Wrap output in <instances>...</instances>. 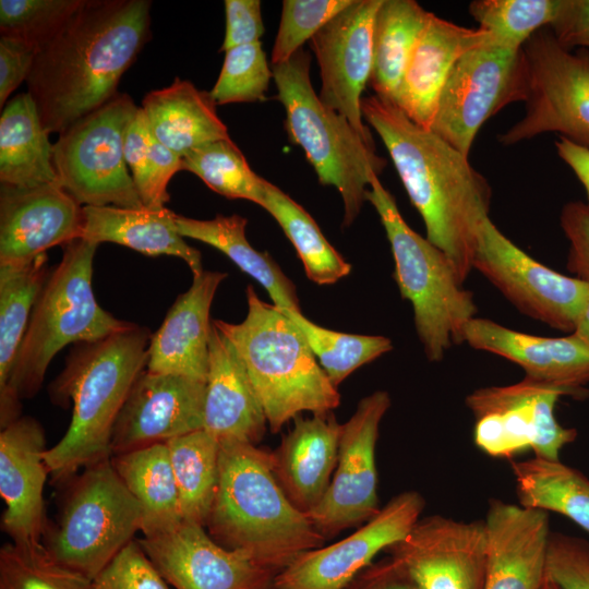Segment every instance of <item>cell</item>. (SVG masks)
Here are the masks:
<instances>
[{
  "label": "cell",
  "instance_id": "f1b7e54d",
  "mask_svg": "<svg viewBox=\"0 0 589 589\" xmlns=\"http://www.w3.org/2000/svg\"><path fill=\"white\" fill-rule=\"evenodd\" d=\"M83 213L81 239L117 243L147 256H176L188 264L193 276L204 272L201 253L185 242L178 231L176 213L166 207L83 206Z\"/></svg>",
  "mask_w": 589,
  "mask_h": 589
},
{
  "label": "cell",
  "instance_id": "d4e9b609",
  "mask_svg": "<svg viewBox=\"0 0 589 589\" xmlns=\"http://www.w3.org/2000/svg\"><path fill=\"white\" fill-rule=\"evenodd\" d=\"M226 273L204 271L178 296L152 334L146 370L206 383L209 360V311Z\"/></svg>",
  "mask_w": 589,
  "mask_h": 589
},
{
  "label": "cell",
  "instance_id": "bcb514c9",
  "mask_svg": "<svg viewBox=\"0 0 589 589\" xmlns=\"http://www.w3.org/2000/svg\"><path fill=\"white\" fill-rule=\"evenodd\" d=\"M89 589L170 588L139 540H132L91 580Z\"/></svg>",
  "mask_w": 589,
  "mask_h": 589
},
{
  "label": "cell",
  "instance_id": "7bdbcfd3",
  "mask_svg": "<svg viewBox=\"0 0 589 589\" xmlns=\"http://www.w3.org/2000/svg\"><path fill=\"white\" fill-rule=\"evenodd\" d=\"M273 79L261 41L225 51L219 76L209 92L217 105L263 101Z\"/></svg>",
  "mask_w": 589,
  "mask_h": 589
},
{
  "label": "cell",
  "instance_id": "b9f144b4",
  "mask_svg": "<svg viewBox=\"0 0 589 589\" xmlns=\"http://www.w3.org/2000/svg\"><path fill=\"white\" fill-rule=\"evenodd\" d=\"M91 580L55 561L43 543L0 549V589H89Z\"/></svg>",
  "mask_w": 589,
  "mask_h": 589
},
{
  "label": "cell",
  "instance_id": "5bb4252c",
  "mask_svg": "<svg viewBox=\"0 0 589 589\" xmlns=\"http://www.w3.org/2000/svg\"><path fill=\"white\" fill-rule=\"evenodd\" d=\"M514 306L552 328L572 334L589 291V283L566 276L536 261L486 218L472 262Z\"/></svg>",
  "mask_w": 589,
  "mask_h": 589
},
{
  "label": "cell",
  "instance_id": "4fadbf2b",
  "mask_svg": "<svg viewBox=\"0 0 589 589\" xmlns=\"http://www.w3.org/2000/svg\"><path fill=\"white\" fill-rule=\"evenodd\" d=\"M565 395L562 388L528 377L473 390L466 405L476 420L474 444L497 458L532 449L536 457L558 460L561 449L577 437L576 429L563 426L554 416L557 400Z\"/></svg>",
  "mask_w": 589,
  "mask_h": 589
},
{
  "label": "cell",
  "instance_id": "680465c9",
  "mask_svg": "<svg viewBox=\"0 0 589 589\" xmlns=\"http://www.w3.org/2000/svg\"><path fill=\"white\" fill-rule=\"evenodd\" d=\"M543 589H557L546 577V581L544 584Z\"/></svg>",
  "mask_w": 589,
  "mask_h": 589
},
{
  "label": "cell",
  "instance_id": "e575fe53",
  "mask_svg": "<svg viewBox=\"0 0 589 589\" xmlns=\"http://www.w3.org/2000/svg\"><path fill=\"white\" fill-rule=\"evenodd\" d=\"M519 504L554 512L589 533V479L560 459L533 457L512 461Z\"/></svg>",
  "mask_w": 589,
  "mask_h": 589
},
{
  "label": "cell",
  "instance_id": "603a6c76",
  "mask_svg": "<svg viewBox=\"0 0 589 589\" xmlns=\"http://www.w3.org/2000/svg\"><path fill=\"white\" fill-rule=\"evenodd\" d=\"M483 521L484 589H543L551 533L548 513L492 498Z\"/></svg>",
  "mask_w": 589,
  "mask_h": 589
},
{
  "label": "cell",
  "instance_id": "f546056e",
  "mask_svg": "<svg viewBox=\"0 0 589 589\" xmlns=\"http://www.w3.org/2000/svg\"><path fill=\"white\" fill-rule=\"evenodd\" d=\"M216 105L209 92L176 77L169 86L147 93L141 108L153 136L183 157L201 145L230 139Z\"/></svg>",
  "mask_w": 589,
  "mask_h": 589
},
{
  "label": "cell",
  "instance_id": "db71d44e",
  "mask_svg": "<svg viewBox=\"0 0 589 589\" xmlns=\"http://www.w3.org/2000/svg\"><path fill=\"white\" fill-rule=\"evenodd\" d=\"M550 29L557 43L568 50L589 47V0H563Z\"/></svg>",
  "mask_w": 589,
  "mask_h": 589
},
{
  "label": "cell",
  "instance_id": "ba28073f",
  "mask_svg": "<svg viewBox=\"0 0 589 589\" xmlns=\"http://www.w3.org/2000/svg\"><path fill=\"white\" fill-rule=\"evenodd\" d=\"M366 201L385 229L395 263L394 279L401 297L412 305L424 354L438 362L453 345L462 344V329L477 313L473 294L464 288L448 256L405 221L378 177L372 179Z\"/></svg>",
  "mask_w": 589,
  "mask_h": 589
},
{
  "label": "cell",
  "instance_id": "8d00e7d4",
  "mask_svg": "<svg viewBox=\"0 0 589 589\" xmlns=\"http://www.w3.org/2000/svg\"><path fill=\"white\" fill-rule=\"evenodd\" d=\"M183 521L205 527L219 476V443L199 430L166 443Z\"/></svg>",
  "mask_w": 589,
  "mask_h": 589
},
{
  "label": "cell",
  "instance_id": "277c9868",
  "mask_svg": "<svg viewBox=\"0 0 589 589\" xmlns=\"http://www.w3.org/2000/svg\"><path fill=\"white\" fill-rule=\"evenodd\" d=\"M205 529L218 544L243 550L280 573L325 538L298 509L276 479L272 453L251 443H225Z\"/></svg>",
  "mask_w": 589,
  "mask_h": 589
},
{
  "label": "cell",
  "instance_id": "11a10c76",
  "mask_svg": "<svg viewBox=\"0 0 589 589\" xmlns=\"http://www.w3.org/2000/svg\"><path fill=\"white\" fill-rule=\"evenodd\" d=\"M344 589H420L409 573L393 557L373 562Z\"/></svg>",
  "mask_w": 589,
  "mask_h": 589
},
{
  "label": "cell",
  "instance_id": "c3c4849f",
  "mask_svg": "<svg viewBox=\"0 0 589 589\" xmlns=\"http://www.w3.org/2000/svg\"><path fill=\"white\" fill-rule=\"evenodd\" d=\"M560 223L569 241L567 269L574 277L589 283V205L580 201L566 203Z\"/></svg>",
  "mask_w": 589,
  "mask_h": 589
},
{
  "label": "cell",
  "instance_id": "484cf974",
  "mask_svg": "<svg viewBox=\"0 0 589 589\" xmlns=\"http://www.w3.org/2000/svg\"><path fill=\"white\" fill-rule=\"evenodd\" d=\"M204 429L218 443L255 444L267 420L250 376L228 339L212 322Z\"/></svg>",
  "mask_w": 589,
  "mask_h": 589
},
{
  "label": "cell",
  "instance_id": "4dcf8cb0",
  "mask_svg": "<svg viewBox=\"0 0 589 589\" xmlns=\"http://www.w3.org/2000/svg\"><path fill=\"white\" fill-rule=\"evenodd\" d=\"M32 96L20 93L0 117V182L31 188L58 182L52 147Z\"/></svg>",
  "mask_w": 589,
  "mask_h": 589
},
{
  "label": "cell",
  "instance_id": "ffe728a7",
  "mask_svg": "<svg viewBox=\"0 0 589 589\" xmlns=\"http://www.w3.org/2000/svg\"><path fill=\"white\" fill-rule=\"evenodd\" d=\"M205 382L144 370L113 425L111 456L204 429Z\"/></svg>",
  "mask_w": 589,
  "mask_h": 589
},
{
  "label": "cell",
  "instance_id": "44dd1931",
  "mask_svg": "<svg viewBox=\"0 0 589 589\" xmlns=\"http://www.w3.org/2000/svg\"><path fill=\"white\" fill-rule=\"evenodd\" d=\"M83 225V206L58 182L1 184L0 265L24 263L81 239Z\"/></svg>",
  "mask_w": 589,
  "mask_h": 589
},
{
  "label": "cell",
  "instance_id": "2e32d148",
  "mask_svg": "<svg viewBox=\"0 0 589 589\" xmlns=\"http://www.w3.org/2000/svg\"><path fill=\"white\" fill-rule=\"evenodd\" d=\"M424 506V498L417 491L395 495L348 537L299 555L276 575L273 588L344 589L381 551L411 531Z\"/></svg>",
  "mask_w": 589,
  "mask_h": 589
},
{
  "label": "cell",
  "instance_id": "681fc988",
  "mask_svg": "<svg viewBox=\"0 0 589 589\" xmlns=\"http://www.w3.org/2000/svg\"><path fill=\"white\" fill-rule=\"evenodd\" d=\"M226 32L221 51L259 43L264 34L260 0H225Z\"/></svg>",
  "mask_w": 589,
  "mask_h": 589
},
{
  "label": "cell",
  "instance_id": "83f0119b",
  "mask_svg": "<svg viewBox=\"0 0 589 589\" xmlns=\"http://www.w3.org/2000/svg\"><path fill=\"white\" fill-rule=\"evenodd\" d=\"M291 431L272 453L277 481L292 504L308 514L323 498L333 478L342 424L332 411L297 416Z\"/></svg>",
  "mask_w": 589,
  "mask_h": 589
},
{
  "label": "cell",
  "instance_id": "5b68a950",
  "mask_svg": "<svg viewBox=\"0 0 589 589\" xmlns=\"http://www.w3.org/2000/svg\"><path fill=\"white\" fill-rule=\"evenodd\" d=\"M97 247L84 239L62 247V259L37 297L8 388L0 395L1 429L21 417L22 400L38 393L62 348L94 342L132 325L104 310L95 298L92 278Z\"/></svg>",
  "mask_w": 589,
  "mask_h": 589
},
{
  "label": "cell",
  "instance_id": "60d3db41",
  "mask_svg": "<svg viewBox=\"0 0 589 589\" xmlns=\"http://www.w3.org/2000/svg\"><path fill=\"white\" fill-rule=\"evenodd\" d=\"M562 3L563 0H474L469 4V13L493 44L517 50L554 22Z\"/></svg>",
  "mask_w": 589,
  "mask_h": 589
},
{
  "label": "cell",
  "instance_id": "7dc6e473",
  "mask_svg": "<svg viewBox=\"0 0 589 589\" xmlns=\"http://www.w3.org/2000/svg\"><path fill=\"white\" fill-rule=\"evenodd\" d=\"M546 577L557 589H589V541L551 531Z\"/></svg>",
  "mask_w": 589,
  "mask_h": 589
},
{
  "label": "cell",
  "instance_id": "f6af8a7d",
  "mask_svg": "<svg viewBox=\"0 0 589 589\" xmlns=\"http://www.w3.org/2000/svg\"><path fill=\"white\" fill-rule=\"evenodd\" d=\"M353 0H285L272 50V65L289 60L306 40Z\"/></svg>",
  "mask_w": 589,
  "mask_h": 589
},
{
  "label": "cell",
  "instance_id": "f35d334b",
  "mask_svg": "<svg viewBox=\"0 0 589 589\" xmlns=\"http://www.w3.org/2000/svg\"><path fill=\"white\" fill-rule=\"evenodd\" d=\"M284 311L298 326L336 387L357 369L393 349L392 340L385 336L336 332L313 323L302 312Z\"/></svg>",
  "mask_w": 589,
  "mask_h": 589
},
{
  "label": "cell",
  "instance_id": "d6986e66",
  "mask_svg": "<svg viewBox=\"0 0 589 589\" xmlns=\"http://www.w3.org/2000/svg\"><path fill=\"white\" fill-rule=\"evenodd\" d=\"M386 552L420 589H484L483 520L464 521L441 515L420 518Z\"/></svg>",
  "mask_w": 589,
  "mask_h": 589
},
{
  "label": "cell",
  "instance_id": "4316f807",
  "mask_svg": "<svg viewBox=\"0 0 589 589\" xmlns=\"http://www.w3.org/2000/svg\"><path fill=\"white\" fill-rule=\"evenodd\" d=\"M491 36L430 12L405 72L395 105L414 123L430 129L441 92L457 61Z\"/></svg>",
  "mask_w": 589,
  "mask_h": 589
},
{
  "label": "cell",
  "instance_id": "cb8c5ba5",
  "mask_svg": "<svg viewBox=\"0 0 589 589\" xmlns=\"http://www.w3.org/2000/svg\"><path fill=\"white\" fill-rule=\"evenodd\" d=\"M462 342L501 356L524 369L530 380L558 387L568 395L585 392L589 383V346L574 333L542 337L473 317L462 329Z\"/></svg>",
  "mask_w": 589,
  "mask_h": 589
},
{
  "label": "cell",
  "instance_id": "816d5d0a",
  "mask_svg": "<svg viewBox=\"0 0 589 589\" xmlns=\"http://www.w3.org/2000/svg\"><path fill=\"white\" fill-rule=\"evenodd\" d=\"M39 48L21 39L0 38V107L26 81Z\"/></svg>",
  "mask_w": 589,
  "mask_h": 589
},
{
  "label": "cell",
  "instance_id": "d6a6232c",
  "mask_svg": "<svg viewBox=\"0 0 589 589\" xmlns=\"http://www.w3.org/2000/svg\"><path fill=\"white\" fill-rule=\"evenodd\" d=\"M111 461L141 508L143 537L168 531L183 521L166 443L111 456Z\"/></svg>",
  "mask_w": 589,
  "mask_h": 589
},
{
  "label": "cell",
  "instance_id": "7402d4cb",
  "mask_svg": "<svg viewBox=\"0 0 589 589\" xmlns=\"http://www.w3.org/2000/svg\"><path fill=\"white\" fill-rule=\"evenodd\" d=\"M46 450L44 430L32 417L21 416L1 429L0 495L5 505L1 529L15 544L43 543Z\"/></svg>",
  "mask_w": 589,
  "mask_h": 589
},
{
  "label": "cell",
  "instance_id": "9a60e30c",
  "mask_svg": "<svg viewBox=\"0 0 589 589\" xmlns=\"http://www.w3.org/2000/svg\"><path fill=\"white\" fill-rule=\"evenodd\" d=\"M390 407L386 390L362 398L342 424L336 468L326 493L306 516L326 539L373 518L377 498L375 447L381 421Z\"/></svg>",
  "mask_w": 589,
  "mask_h": 589
},
{
  "label": "cell",
  "instance_id": "836d02e7",
  "mask_svg": "<svg viewBox=\"0 0 589 589\" xmlns=\"http://www.w3.org/2000/svg\"><path fill=\"white\" fill-rule=\"evenodd\" d=\"M429 15L413 0H383L374 22L369 82L377 97L395 103Z\"/></svg>",
  "mask_w": 589,
  "mask_h": 589
},
{
  "label": "cell",
  "instance_id": "7a4b0ae2",
  "mask_svg": "<svg viewBox=\"0 0 589 589\" xmlns=\"http://www.w3.org/2000/svg\"><path fill=\"white\" fill-rule=\"evenodd\" d=\"M361 109L421 215L426 239L448 256L464 284L473 269L479 229L490 217L488 180L469 157L411 121L394 103L373 95L363 97Z\"/></svg>",
  "mask_w": 589,
  "mask_h": 589
},
{
  "label": "cell",
  "instance_id": "8992f818",
  "mask_svg": "<svg viewBox=\"0 0 589 589\" xmlns=\"http://www.w3.org/2000/svg\"><path fill=\"white\" fill-rule=\"evenodd\" d=\"M248 312L241 323L213 320L242 361L273 433L303 411L326 413L340 395L284 310L245 290Z\"/></svg>",
  "mask_w": 589,
  "mask_h": 589
},
{
  "label": "cell",
  "instance_id": "30bf717a",
  "mask_svg": "<svg viewBox=\"0 0 589 589\" xmlns=\"http://www.w3.org/2000/svg\"><path fill=\"white\" fill-rule=\"evenodd\" d=\"M140 107L118 93L59 134L58 183L82 206L144 208L124 159V137Z\"/></svg>",
  "mask_w": 589,
  "mask_h": 589
},
{
  "label": "cell",
  "instance_id": "f5cc1de1",
  "mask_svg": "<svg viewBox=\"0 0 589 589\" xmlns=\"http://www.w3.org/2000/svg\"><path fill=\"white\" fill-rule=\"evenodd\" d=\"M151 131L146 117L140 107L130 122L124 137V159L142 201L146 193L149 167Z\"/></svg>",
  "mask_w": 589,
  "mask_h": 589
},
{
  "label": "cell",
  "instance_id": "8fae6325",
  "mask_svg": "<svg viewBox=\"0 0 589 589\" xmlns=\"http://www.w3.org/2000/svg\"><path fill=\"white\" fill-rule=\"evenodd\" d=\"M529 73L524 117L498 135L508 146L545 132L589 149V50L562 47L541 28L522 47Z\"/></svg>",
  "mask_w": 589,
  "mask_h": 589
},
{
  "label": "cell",
  "instance_id": "91938a15",
  "mask_svg": "<svg viewBox=\"0 0 589 589\" xmlns=\"http://www.w3.org/2000/svg\"><path fill=\"white\" fill-rule=\"evenodd\" d=\"M271 589H274V588H271Z\"/></svg>",
  "mask_w": 589,
  "mask_h": 589
},
{
  "label": "cell",
  "instance_id": "1f68e13d",
  "mask_svg": "<svg viewBox=\"0 0 589 589\" xmlns=\"http://www.w3.org/2000/svg\"><path fill=\"white\" fill-rule=\"evenodd\" d=\"M247 218L232 214L201 220L176 214L183 238L195 239L226 254L242 272L254 278L281 310L301 312L293 283L267 252L254 249L245 237Z\"/></svg>",
  "mask_w": 589,
  "mask_h": 589
},
{
  "label": "cell",
  "instance_id": "e0dca14e",
  "mask_svg": "<svg viewBox=\"0 0 589 589\" xmlns=\"http://www.w3.org/2000/svg\"><path fill=\"white\" fill-rule=\"evenodd\" d=\"M175 589H271L278 574L243 550L218 544L202 525L182 521L139 540Z\"/></svg>",
  "mask_w": 589,
  "mask_h": 589
},
{
  "label": "cell",
  "instance_id": "d590c367",
  "mask_svg": "<svg viewBox=\"0 0 589 589\" xmlns=\"http://www.w3.org/2000/svg\"><path fill=\"white\" fill-rule=\"evenodd\" d=\"M259 206L281 227L310 280L332 285L349 275L351 265L328 242L312 216L278 187L267 181Z\"/></svg>",
  "mask_w": 589,
  "mask_h": 589
},
{
  "label": "cell",
  "instance_id": "ab89813d",
  "mask_svg": "<svg viewBox=\"0 0 589 589\" xmlns=\"http://www.w3.org/2000/svg\"><path fill=\"white\" fill-rule=\"evenodd\" d=\"M182 170L196 175L211 190L227 199L260 204L267 180L256 175L231 139L201 145L182 157Z\"/></svg>",
  "mask_w": 589,
  "mask_h": 589
},
{
  "label": "cell",
  "instance_id": "9c48e42d",
  "mask_svg": "<svg viewBox=\"0 0 589 589\" xmlns=\"http://www.w3.org/2000/svg\"><path fill=\"white\" fill-rule=\"evenodd\" d=\"M141 524V508L109 457L75 478L43 545L59 564L92 580L134 540Z\"/></svg>",
  "mask_w": 589,
  "mask_h": 589
},
{
  "label": "cell",
  "instance_id": "f907efd6",
  "mask_svg": "<svg viewBox=\"0 0 589 589\" xmlns=\"http://www.w3.org/2000/svg\"><path fill=\"white\" fill-rule=\"evenodd\" d=\"M148 158V183L142 204L145 208L159 209L170 200L167 187L172 176L182 170V157L151 133Z\"/></svg>",
  "mask_w": 589,
  "mask_h": 589
},
{
  "label": "cell",
  "instance_id": "9f6ffc18",
  "mask_svg": "<svg viewBox=\"0 0 589 589\" xmlns=\"http://www.w3.org/2000/svg\"><path fill=\"white\" fill-rule=\"evenodd\" d=\"M555 148L584 185L589 201V149L563 136L555 141Z\"/></svg>",
  "mask_w": 589,
  "mask_h": 589
},
{
  "label": "cell",
  "instance_id": "6f0895ef",
  "mask_svg": "<svg viewBox=\"0 0 589 589\" xmlns=\"http://www.w3.org/2000/svg\"><path fill=\"white\" fill-rule=\"evenodd\" d=\"M573 333L589 346V291L580 309Z\"/></svg>",
  "mask_w": 589,
  "mask_h": 589
},
{
  "label": "cell",
  "instance_id": "7c38bea8",
  "mask_svg": "<svg viewBox=\"0 0 589 589\" xmlns=\"http://www.w3.org/2000/svg\"><path fill=\"white\" fill-rule=\"evenodd\" d=\"M528 93L524 49H506L490 38L455 64L441 92L430 130L469 157L483 123L505 106L526 101Z\"/></svg>",
  "mask_w": 589,
  "mask_h": 589
},
{
  "label": "cell",
  "instance_id": "74e56055",
  "mask_svg": "<svg viewBox=\"0 0 589 589\" xmlns=\"http://www.w3.org/2000/svg\"><path fill=\"white\" fill-rule=\"evenodd\" d=\"M47 254L19 264L0 265V395L26 333L37 297L47 279Z\"/></svg>",
  "mask_w": 589,
  "mask_h": 589
},
{
  "label": "cell",
  "instance_id": "ee69618b",
  "mask_svg": "<svg viewBox=\"0 0 589 589\" xmlns=\"http://www.w3.org/2000/svg\"><path fill=\"white\" fill-rule=\"evenodd\" d=\"M83 0H0L1 36L40 48L71 17Z\"/></svg>",
  "mask_w": 589,
  "mask_h": 589
},
{
  "label": "cell",
  "instance_id": "ac0fdd59",
  "mask_svg": "<svg viewBox=\"0 0 589 589\" xmlns=\"http://www.w3.org/2000/svg\"><path fill=\"white\" fill-rule=\"evenodd\" d=\"M383 0H353L310 40L322 81V103L346 118L371 145L362 116V93L373 68V32Z\"/></svg>",
  "mask_w": 589,
  "mask_h": 589
},
{
  "label": "cell",
  "instance_id": "6da1fadb",
  "mask_svg": "<svg viewBox=\"0 0 589 589\" xmlns=\"http://www.w3.org/2000/svg\"><path fill=\"white\" fill-rule=\"evenodd\" d=\"M148 0H83L43 45L26 79L45 131L62 133L117 94L151 38Z\"/></svg>",
  "mask_w": 589,
  "mask_h": 589
},
{
  "label": "cell",
  "instance_id": "52a82bcc",
  "mask_svg": "<svg viewBox=\"0 0 589 589\" xmlns=\"http://www.w3.org/2000/svg\"><path fill=\"white\" fill-rule=\"evenodd\" d=\"M311 58L303 48L286 62L272 65L277 98L285 108V130L300 146L323 185L337 189L344 203V227L359 215L371 181L386 160L313 88Z\"/></svg>",
  "mask_w": 589,
  "mask_h": 589
},
{
  "label": "cell",
  "instance_id": "3957f363",
  "mask_svg": "<svg viewBox=\"0 0 589 589\" xmlns=\"http://www.w3.org/2000/svg\"><path fill=\"white\" fill-rule=\"evenodd\" d=\"M151 337L147 327L132 323L71 350L49 389L56 405L68 407L72 401L68 430L44 455L53 480L68 479L111 457L113 425L134 382L146 369Z\"/></svg>",
  "mask_w": 589,
  "mask_h": 589
}]
</instances>
